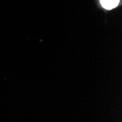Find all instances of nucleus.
I'll use <instances>...</instances> for the list:
<instances>
[{
    "label": "nucleus",
    "mask_w": 122,
    "mask_h": 122,
    "mask_svg": "<svg viewBox=\"0 0 122 122\" xmlns=\"http://www.w3.org/2000/svg\"><path fill=\"white\" fill-rule=\"evenodd\" d=\"M102 7L106 10H112L119 4V0H99Z\"/></svg>",
    "instance_id": "nucleus-1"
}]
</instances>
